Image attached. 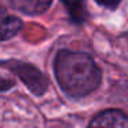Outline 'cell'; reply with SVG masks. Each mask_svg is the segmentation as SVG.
Returning a JSON list of instances; mask_svg holds the SVG:
<instances>
[{
	"label": "cell",
	"instance_id": "6da1fadb",
	"mask_svg": "<svg viewBox=\"0 0 128 128\" xmlns=\"http://www.w3.org/2000/svg\"><path fill=\"white\" fill-rule=\"evenodd\" d=\"M54 72L61 88L74 98L86 96L100 84V69L86 52L61 50L55 56Z\"/></svg>",
	"mask_w": 128,
	"mask_h": 128
},
{
	"label": "cell",
	"instance_id": "7a4b0ae2",
	"mask_svg": "<svg viewBox=\"0 0 128 128\" xmlns=\"http://www.w3.org/2000/svg\"><path fill=\"white\" fill-rule=\"evenodd\" d=\"M10 65H11L10 69H12L22 78L32 92H34L36 95H42L47 90V78L36 68L26 64H18V62H10Z\"/></svg>",
	"mask_w": 128,
	"mask_h": 128
},
{
	"label": "cell",
	"instance_id": "3957f363",
	"mask_svg": "<svg viewBox=\"0 0 128 128\" xmlns=\"http://www.w3.org/2000/svg\"><path fill=\"white\" fill-rule=\"evenodd\" d=\"M88 128H128V117L116 109L105 110L91 120Z\"/></svg>",
	"mask_w": 128,
	"mask_h": 128
},
{
	"label": "cell",
	"instance_id": "277c9868",
	"mask_svg": "<svg viewBox=\"0 0 128 128\" xmlns=\"http://www.w3.org/2000/svg\"><path fill=\"white\" fill-rule=\"evenodd\" d=\"M14 8L20 10V11L25 12V14H39L43 12L51 6V2H40V0H34V2H26V0H18V2H11Z\"/></svg>",
	"mask_w": 128,
	"mask_h": 128
},
{
	"label": "cell",
	"instance_id": "5b68a950",
	"mask_svg": "<svg viewBox=\"0 0 128 128\" xmlns=\"http://www.w3.org/2000/svg\"><path fill=\"white\" fill-rule=\"evenodd\" d=\"M21 26H22V22L20 18L14 17V15H3V18H2V40L6 42V40L11 39L21 29Z\"/></svg>",
	"mask_w": 128,
	"mask_h": 128
}]
</instances>
